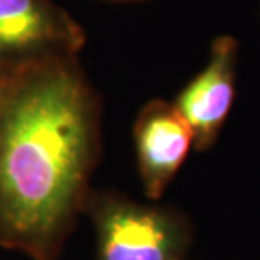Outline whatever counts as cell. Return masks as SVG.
<instances>
[{
	"instance_id": "cell-1",
	"label": "cell",
	"mask_w": 260,
	"mask_h": 260,
	"mask_svg": "<svg viewBox=\"0 0 260 260\" xmlns=\"http://www.w3.org/2000/svg\"><path fill=\"white\" fill-rule=\"evenodd\" d=\"M100 147L102 103L80 58L20 71L0 115V245L58 260Z\"/></svg>"
},
{
	"instance_id": "cell-2",
	"label": "cell",
	"mask_w": 260,
	"mask_h": 260,
	"mask_svg": "<svg viewBox=\"0 0 260 260\" xmlns=\"http://www.w3.org/2000/svg\"><path fill=\"white\" fill-rule=\"evenodd\" d=\"M85 210L96 233L98 260H184L189 221L171 208L149 206L117 193H90Z\"/></svg>"
},
{
	"instance_id": "cell-3",
	"label": "cell",
	"mask_w": 260,
	"mask_h": 260,
	"mask_svg": "<svg viewBox=\"0 0 260 260\" xmlns=\"http://www.w3.org/2000/svg\"><path fill=\"white\" fill-rule=\"evenodd\" d=\"M81 24L54 0H0V66L10 70L78 58Z\"/></svg>"
},
{
	"instance_id": "cell-4",
	"label": "cell",
	"mask_w": 260,
	"mask_h": 260,
	"mask_svg": "<svg viewBox=\"0 0 260 260\" xmlns=\"http://www.w3.org/2000/svg\"><path fill=\"white\" fill-rule=\"evenodd\" d=\"M240 44L233 36L213 39L210 58L203 70L186 83L173 102L193 132L194 149L215 145L230 117L237 93Z\"/></svg>"
},
{
	"instance_id": "cell-5",
	"label": "cell",
	"mask_w": 260,
	"mask_h": 260,
	"mask_svg": "<svg viewBox=\"0 0 260 260\" xmlns=\"http://www.w3.org/2000/svg\"><path fill=\"white\" fill-rule=\"evenodd\" d=\"M137 168L149 200H159L194 145L193 132L174 103L150 100L134 123Z\"/></svg>"
},
{
	"instance_id": "cell-6",
	"label": "cell",
	"mask_w": 260,
	"mask_h": 260,
	"mask_svg": "<svg viewBox=\"0 0 260 260\" xmlns=\"http://www.w3.org/2000/svg\"><path fill=\"white\" fill-rule=\"evenodd\" d=\"M22 70H10V68H2L0 66V115L5 107V102L9 98V93L12 90L15 80H17L19 73Z\"/></svg>"
},
{
	"instance_id": "cell-7",
	"label": "cell",
	"mask_w": 260,
	"mask_h": 260,
	"mask_svg": "<svg viewBox=\"0 0 260 260\" xmlns=\"http://www.w3.org/2000/svg\"><path fill=\"white\" fill-rule=\"evenodd\" d=\"M110 2H140V0H110Z\"/></svg>"
}]
</instances>
